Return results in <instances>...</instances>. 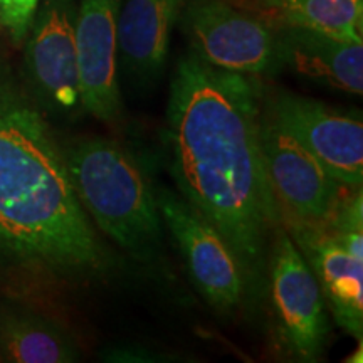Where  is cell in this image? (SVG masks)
Returning a JSON list of instances; mask_svg holds the SVG:
<instances>
[{
  "instance_id": "6da1fadb",
  "label": "cell",
  "mask_w": 363,
  "mask_h": 363,
  "mask_svg": "<svg viewBox=\"0 0 363 363\" xmlns=\"http://www.w3.org/2000/svg\"><path fill=\"white\" fill-rule=\"evenodd\" d=\"M261 84L189 51L169 96L172 175L182 197L219 230L242 267L261 276L269 235L283 225L261 147Z\"/></svg>"
},
{
  "instance_id": "7a4b0ae2",
  "label": "cell",
  "mask_w": 363,
  "mask_h": 363,
  "mask_svg": "<svg viewBox=\"0 0 363 363\" xmlns=\"http://www.w3.org/2000/svg\"><path fill=\"white\" fill-rule=\"evenodd\" d=\"M0 249L57 274L104 271L108 254L38 108L0 76Z\"/></svg>"
},
{
  "instance_id": "3957f363",
  "label": "cell",
  "mask_w": 363,
  "mask_h": 363,
  "mask_svg": "<svg viewBox=\"0 0 363 363\" xmlns=\"http://www.w3.org/2000/svg\"><path fill=\"white\" fill-rule=\"evenodd\" d=\"M72 185L91 220L138 259L162 239L157 195L133 157L104 136L81 138L65 150Z\"/></svg>"
},
{
  "instance_id": "277c9868",
  "label": "cell",
  "mask_w": 363,
  "mask_h": 363,
  "mask_svg": "<svg viewBox=\"0 0 363 363\" xmlns=\"http://www.w3.org/2000/svg\"><path fill=\"white\" fill-rule=\"evenodd\" d=\"M179 24L190 51L208 65L249 76L281 69L274 27L227 0H189Z\"/></svg>"
},
{
  "instance_id": "5b68a950",
  "label": "cell",
  "mask_w": 363,
  "mask_h": 363,
  "mask_svg": "<svg viewBox=\"0 0 363 363\" xmlns=\"http://www.w3.org/2000/svg\"><path fill=\"white\" fill-rule=\"evenodd\" d=\"M162 222L180 249L197 291L219 311H233L242 301L246 278L225 239L184 197L155 190Z\"/></svg>"
},
{
  "instance_id": "8992f818",
  "label": "cell",
  "mask_w": 363,
  "mask_h": 363,
  "mask_svg": "<svg viewBox=\"0 0 363 363\" xmlns=\"http://www.w3.org/2000/svg\"><path fill=\"white\" fill-rule=\"evenodd\" d=\"M266 113L301 143L333 179L347 187H362L363 125L360 116L291 93H281L272 98Z\"/></svg>"
},
{
  "instance_id": "52a82bcc",
  "label": "cell",
  "mask_w": 363,
  "mask_h": 363,
  "mask_svg": "<svg viewBox=\"0 0 363 363\" xmlns=\"http://www.w3.org/2000/svg\"><path fill=\"white\" fill-rule=\"evenodd\" d=\"M261 147L269 184L278 201L281 222H323L333 212L347 185L267 115L261 116Z\"/></svg>"
},
{
  "instance_id": "ba28073f",
  "label": "cell",
  "mask_w": 363,
  "mask_h": 363,
  "mask_svg": "<svg viewBox=\"0 0 363 363\" xmlns=\"http://www.w3.org/2000/svg\"><path fill=\"white\" fill-rule=\"evenodd\" d=\"M76 0H39L27 29L24 54L30 88L45 106L74 110L79 99Z\"/></svg>"
},
{
  "instance_id": "9c48e42d",
  "label": "cell",
  "mask_w": 363,
  "mask_h": 363,
  "mask_svg": "<svg viewBox=\"0 0 363 363\" xmlns=\"http://www.w3.org/2000/svg\"><path fill=\"white\" fill-rule=\"evenodd\" d=\"M271 251V291L281 330L291 350L306 362L316 360L328 337V316L311 267L283 225Z\"/></svg>"
},
{
  "instance_id": "30bf717a",
  "label": "cell",
  "mask_w": 363,
  "mask_h": 363,
  "mask_svg": "<svg viewBox=\"0 0 363 363\" xmlns=\"http://www.w3.org/2000/svg\"><path fill=\"white\" fill-rule=\"evenodd\" d=\"M123 0H79L76 12L79 99L88 115L113 121L120 115L118 17Z\"/></svg>"
},
{
  "instance_id": "8fae6325",
  "label": "cell",
  "mask_w": 363,
  "mask_h": 363,
  "mask_svg": "<svg viewBox=\"0 0 363 363\" xmlns=\"http://www.w3.org/2000/svg\"><path fill=\"white\" fill-rule=\"evenodd\" d=\"M320 284L335 321L352 337L363 333V259L353 256L330 224L283 219Z\"/></svg>"
},
{
  "instance_id": "7c38bea8",
  "label": "cell",
  "mask_w": 363,
  "mask_h": 363,
  "mask_svg": "<svg viewBox=\"0 0 363 363\" xmlns=\"http://www.w3.org/2000/svg\"><path fill=\"white\" fill-rule=\"evenodd\" d=\"M281 67L345 93H363V43L301 29L274 27Z\"/></svg>"
},
{
  "instance_id": "4fadbf2b",
  "label": "cell",
  "mask_w": 363,
  "mask_h": 363,
  "mask_svg": "<svg viewBox=\"0 0 363 363\" xmlns=\"http://www.w3.org/2000/svg\"><path fill=\"white\" fill-rule=\"evenodd\" d=\"M189 0H125L118 17V51L126 72L152 81L162 74L172 33Z\"/></svg>"
},
{
  "instance_id": "5bb4252c",
  "label": "cell",
  "mask_w": 363,
  "mask_h": 363,
  "mask_svg": "<svg viewBox=\"0 0 363 363\" xmlns=\"http://www.w3.org/2000/svg\"><path fill=\"white\" fill-rule=\"evenodd\" d=\"M272 27H301L363 43V0H249Z\"/></svg>"
},
{
  "instance_id": "9a60e30c",
  "label": "cell",
  "mask_w": 363,
  "mask_h": 363,
  "mask_svg": "<svg viewBox=\"0 0 363 363\" xmlns=\"http://www.w3.org/2000/svg\"><path fill=\"white\" fill-rule=\"evenodd\" d=\"M0 350L9 362L69 363L79 360L78 345L48 318L12 313L0 321Z\"/></svg>"
},
{
  "instance_id": "2e32d148",
  "label": "cell",
  "mask_w": 363,
  "mask_h": 363,
  "mask_svg": "<svg viewBox=\"0 0 363 363\" xmlns=\"http://www.w3.org/2000/svg\"><path fill=\"white\" fill-rule=\"evenodd\" d=\"M38 4L39 0H0V24L7 29L13 43L26 40Z\"/></svg>"
}]
</instances>
